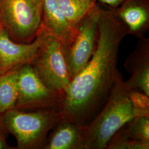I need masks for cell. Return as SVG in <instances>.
I'll return each mask as SVG.
<instances>
[{
  "instance_id": "1",
  "label": "cell",
  "mask_w": 149,
  "mask_h": 149,
  "mask_svg": "<svg viewBox=\"0 0 149 149\" xmlns=\"http://www.w3.org/2000/svg\"><path fill=\"white\" fill-rule=\"evenodd\" d=\"M95 52L85 67L71 80L62 95L59 110L62 119L86 126L101 111L119 73L120 44L128 34L111 9H100Z\"/></svg>"
},
{
  "instance_id": "2",
  "label": "cell",
  "mask_w": 149,
  "mask_h": 149,
  "mask_svg": "<svg viewBox=\"0 0 149 149\" xmlns=\"http://www.w3.org/2000/svg\"><path fill=\"white\" fill-rule=\"evenodd\" d=\"M129 90L119 72L101 111L82 127V149H105L114 134L135 117Z\"/></svg>"
},
{
  "instance_id": "3",
  "label": "cell",
  "mask_w": 149,
  "mask_h": 149,
  "mask_svg": "<svg viewBox=\"0 0 149 149\" xmlns=\"http://www.w3.org/2000/svg\"><path fill=\"white\" fill-rule=\"evenodd\" d=\"M30 110L9 109L0 114V121L6 130L15 137L18 149H44L49 132L62 120L59 108Z\"/></svg>"
},
{
  "instance_id": "4",
  "label": "cell",
  "mask_w": 149,
  "mask_h": 149,
  "mask_svg": "<svg viewBox=\"0 0 149 149\" xmlns=\"http://www.w3.org/2000/svg\"><path fill=\"white\" fill-rule=\"evenodd\" d=\"M37 36L40 40L39 45L30 64L43 83L58 93L61 98L71 81L62 43L42 26Z\"/></svg>"
},
{
  "instance_id": "5",
  "label": "cell",
  "mask_w": 149,
  "mask_h": 149,
  "mask_svg": "<svg viewBox=\"0 0 149 149\" xmlns=\"http://www.w3.org/2000/svg\"><path fill=\"white\" fill-rule=\"evenodd\" d=\"M43 0H0V23L12 40L29 43L42 24Z\"/></svg>"
},
{
  "instance_id": "6",
  "label": "cell",
  "mask_w": 149,
  "mask_h": 149,
  "mask_svg": "<svg viewBox=\"0 0 149 149\" xmlns=\"http://www.w3.org/2000/svg\"><path fill=\"white\" fill-rule=\"evenodd\" d=\"M100 9L96 5L74 26L71 37L67 42L62 44L71 80L85 67L95 52Z\"/></svg>"
},
{
  "instance_id": "7",
  "label": "cell",
  "mask_w": 149,
  "mask_h": 149,
  "mask_svg": "<svg viewBox=\"0 0 149 149\" xmlns=\"http://www.w3.org/2000/svg\"><path fill=\"white\" fill-rule=\"evenodd\" d=\"M18 85V95L15 108L26 110L49 107L59 108L60 95L43 83L31 64L19 68Z\"/></svg>"
},
{
  "instance_id": "8",
  "label": "cell",
  "mask_w": 149,
  "mask_h": 149,
  "mask_svg": "<svg viewBox=\"0 0 149 149\" xmlns=\"http://www.w3.org/2000/svg\"><path fill=\"white\" fill-rule=\"evenodd\" d=\"M39 43L38 36L31 43L16 42L0 23V74L30 64L36 55Z\"/></svg>"
},
{
  "instance_id": "9",
  "label": "cell",
  "mask_w": 149,
  "mask_h": 149,
  "mask_svg": "<svg viewBox=\"0 0 149 149\" xmlns=\"http://www.w3.org/2000/svg\"><path fill=\"white\" fill-rule=\"evenodd\" d=\"M124 66L132 74L125 82L129 90H139L149 96V39L143 37L125 61Z\"/></svg>"
},
{
  "instance_id": "10",
  "label": "cell",
  "mask_w": 149,
  "mask_h": 149,
  "mask_svg": "<svg viewBox=\"0 0 149 149\" xmlns=\"http://www.w3.org/2000/svg\"><path fill=\"white\" fill-rule=\"evenodd\" d=\"M111 10L127 28L128 34L144 37L149 29V0H125Z\"/></svg>"
},
{
  "instance_id": "11",
  "label": "cell",
  "mask_w": 149,
  "mask_h": 149,
  "mask_svg": "<svg viewBox=\"0 0 149 149\" xmlns=\"http://www.w3.org/2000/svg\"><path fill=\"white\" fill-rule=\"evenodd\" d=\"M41 26L58 38L62 44L68 41L74 29L60 10L57 0H43Z\"/></svg>"
},
{
  "instance_id": "12",
  "label": "cell",
  "mask_w": 149,
  "mask_h": 149,
  "mask_svg": "<svg viewBox=\"0 0 149 149\" xmlns=\"http://www.w3.org/2000/svg\"><path fill=\"white\" fill-rule=\"evenodd\" d=\"M82 127L61 120L53 128L44 149H82Z\"/></svg>"
},
{
  "instance_id": "13",
  "label": "cell",
  "mask_w": 149,
  "mask_h": 149,
  "mask_svg": "<svg viewBox=\"0 0 149 149\" xmlns=\"http://www.w3.org/2000/svg\"><path fill=\"white\" fill-rule=\"evenodd\" d=\"M19 67L0 74V114L16 106L18 95V71Z\"/></svg>"
},
{
  "instance_id": "14",
  "label": "cell",
  "mask_w": 149,
  "mask_h": 149,
  "mask_svg": "<svg viewBox=\"0 0 149 149\" xmlns=\"http://www.w3.org/2000/svg\"><path fill=\"white\" fill-rule=\"evenodd\" d=\"M60 10L74 26L93 10L97 0H57Z\"/></svg>"
},
{
  "instance_id": "15",
  "label": "cell",
  "mask_w": 149,
  "mask_h": 149,
  "mask_svg": "<svg viewBox=\"0 0 149 149\" xmlns=\"http://www.w3.org/2000/svg\"><path fill=\"white\" fill-rule=\"evenodd\" d=\"M119 130L128 138L149 144V117H135Z\"/></svg>"
},
{
  "instance_id": "16",
  "label": "cell",
  "mask_w": 149,
  "mask_h": 149,
  "mask_svg": "<svg viewBox=\"0 0 149 149\" xmlns=\"http://www.w3.org/2000/svg\"><path fill=\"white\" fill-rule=\"evenodd\" d=\"M108 149H149V144L128 138L119 130L107 145Z\"/></svg>"
},
{
  "instance_id": "17",
  "label": "cell",
  "mask_w": 149,
  "mask_h": 149,
  "mask_svg": "<svg viewBox=\"0 0 149 149\" xmlns=\"http://www.w3.org/2000/svg\"><path fill=\"white\" fill-rule=\"evenodd\" d=\"M135 117H149V96L139 90L129 91Z\"/></svg>"
},
{
  "instance_id": "18",
  "label": "cell",
  "mask_w": 149,
  "mask_h": 149,
  "mask_svg": "<svg viewBox=\"0 0 149 149\" xmlns=\"http://www.w3.org/2000/svg\"><path fill=\"white\" fill-rule=\"evenodd\" d=\"M102 5L108 6L110 9H115L125 0H97Z\"/></svg>"
},
{
  "instance_id": "19",
  "label": "cell",
  "mask_w": 149,
  "mask_h": 149,
  "mask_svg": "<svg viewBox=\"0 0 149 149\" xmlns=\"http://www.w3.org/2000/svg\"><path fill=\"white\" fill-rule=\"evenodd\" d=\"M5 129L0 121V149H10V146L7 144L5 136Z\"/></svg>"
}]
</instances>
